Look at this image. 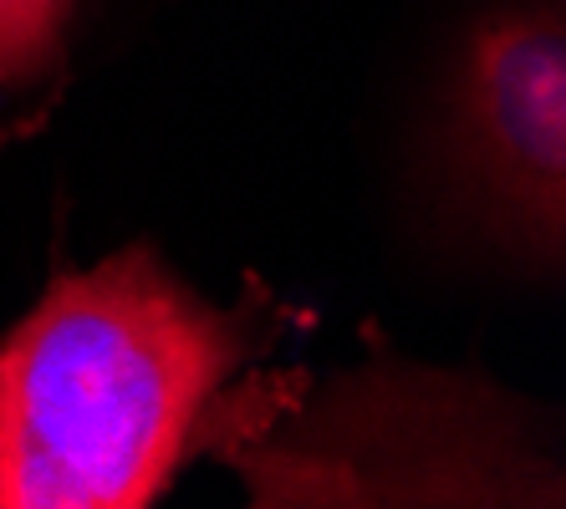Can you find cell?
<instances>
[{"mask_svg":"<svg viewBox=\"0 0 566 509\" xmlns=\"http://www.w3.org/2000/svg\"><path fill=\"white\" fill-rule=\"evenodd\" d=\"M312 316L245 275L210 300L154 245L56 271L0 331V509H144L224 454L265 362Z\"/></svg>","mask_w":566,"mask_h":509,"instance_id":"obj_1","label":"cell"},{"mask_svg":"<svg viewBox=\"0 0 566 509\" xmlns=\"http://www.w3.org/2000/svg\"><path fill=\"white\" fill-rule=\"evenodd\" d=\"M423 189L460 250L521 275L566 255L562 0L490 6L444 62L423 132Z\"/></svg>","mask_w":566,"mask_h":509,"instance_id":"obj_2","label":"cell"},{"mask_svg":"<svg viewBox=\"0 0 566 509\" xmlns=\"http://www.w3.org/2000/svg\"><path fill=\"white\" fill-rule=\"evenodd\" d=\"M138 11L144 0H0V153L62 113Z\"/></svg>","mask_w":566,"mask_h":509,"instance_id":"obj_3","label":"cell"}]
</instances>
